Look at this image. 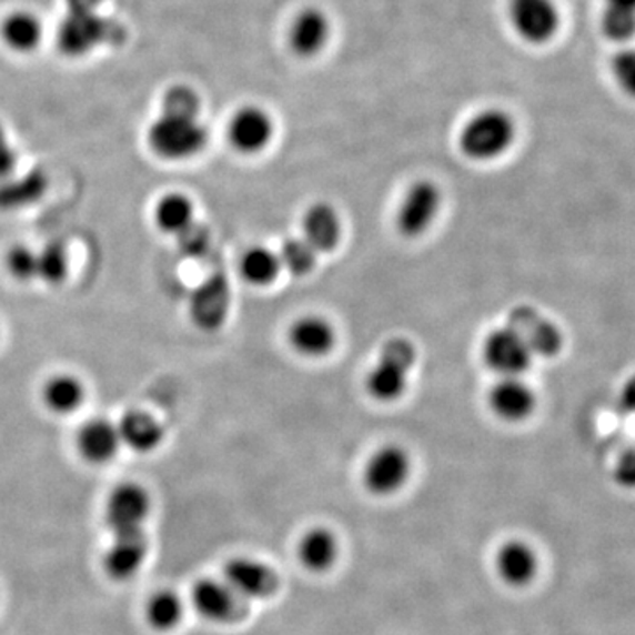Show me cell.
I'll use <instances>...</instances> for the list:
<instances>
[{"label": "cell", "instance_id": "4316f807", "mask_svg": "<svg viewBox=\"0 0 635 635\" xmlns=\"http://www.w3.org/2000/svg\"><path fill=\"white\" fill-rule=\"evenodd\" d=\"M182 614H184L182 601L175 592H170V589L154 593L147 602V622L154 631H173L181 623Z\"/></svg>", "mask_w": 635, "mask_h": 635}, {"label": "cell", "instance_id": "44dd1931", "mask_svg": "<svg viewBox=\"0 0 635 635\" xmlns=\"http://www.w3.org/2000/svg\"><path fill=\"white\" fill-rule=\"evenodd\" d=\"M48 179L43 172L32 170L20 177H9L0 181V211H22L44 196Z\"/></svg>", "mask_w": 635, "mask_h": 635}, {"label": "cell", "instance_id": "52a82bcc", "mask_svg": "<svg viewBox=\"0 0 635 635\" xmlns=\"http://www.w3.org/2000/svg\"><path fill=\"white\" fill-rule=\"evenodd\" d=\"M223 581L244 601H263L280 589V577L269 565L245 556L224 563Z\"/></svg>", "mask_w": 635, "mask_h": 635}, {"label": "cell", "instance_id": "30bf717a", "mask_svg": "<svg viewBox=\"0 0 635 635\" xmlns=\"http://www.w3.org/2000/svg\"><path fill=\"white\" fill-rule=\"evenodd\" d=\"M511 20L521 38L544 44L558 32V6L554 0H512Z\"/></svg>", "mask_w": 635, "mask_h": 635}, {"label": "cell", "instance_id": "6da1fadb", "mask_svg": "<svg viewBox=\"0 0 635 635\" xmlns=\"http://www.w3.org/2000/svg\"><path fill=\"white\" fill-rule=\"evenodd\" d=\"M200 98L190 87H173L164 95L163 112L152 122L147 140L152 152L168 161L194 158L205 149V125L200 121Z\"/></svg>", "mask_w": 635, "mask_h": 635}, {"label": "cell", "instance_id": "484cf974", "mask_svg": "<svg viewBox=\"0 0 635 635\" xmlns=\"http://www.w3.org/2000/svg\"><path fill=\"white\" fill-rule=\"evenodd\" d=\"M154 218L163 232L181 235L194 223V206L185 194L170 193L159 200Z\"/></svg>", "mask_w": 635, "mask_h": 635}, {"label": "cell", "instance_id": "277c9868", "mask_svg": "<svg viewBox=\"0 0 635 635\" xmlns=\"http://www.w3.org/2000/svg\"><path fill=\"white\" fill-rule=\"evenodd\" d=\"M415 346L404 337H395L383 346L379 362L367 374V391L382 403L400 400L409 385V374L415 364Z\"/></svg>", "mask_w": 635, "mask_h": 635}, {"label": "cell", "instance_id": "ac0fdd59", "mask_svg": "<svg viewBox=\"0 0 635 635\" xmlns=\"http://www.w3.org/2000/svg\"><path fill=\"white\" fill-rule=\"evenodd\" d=\"M78 452L92 464H104L121 448L119 427L107 419H92L83 425L77 439Z\"/></svg>", "mask_w": 635, "mask_h": 635}, {"label": "cell", "instance_id": "d6986e66", "mask_svg": "<svg viewBox=\"0 0 635 635\" xmlns=\"http://www.w3.org/2000/svg\"><path fill=\"white\" fill-rule=\"evenodd\" d=\"M535 394L520 379H505L491 389L490 404L496 415L508 422L528 419L535 410Z\"/></svg>", "mask_w": 635, "mask_h": 635}, {"label": "cell", "instance_id": "7402d4cb", "mask_svg": "<svg viewBox=\"0 0 635 635\" xmlns=\"http://www.w3.org/2000/svg\"><path fill=\"white\" fill-rule=\"evenodd\" d=\"M304 239L316 253L335 250L341 241V220L326 203H316L304 215Z\"/></svg>", "mask_w": 635, "mask_h": 635}, {"label": "cell", "instance_id": "8992f818", "mask_svg": "<svg viewBox=\"0 0 635 635\" xmlns=\"http://www.w3.org/2000/svg\"><path fill=\"white\" fill-rule=\"evenodd\" d=\"M151 512V496L143 485L125 482L117 485L107 500V524L113 535L142 532Z\"/></svg>", "mask_w": 635, "mask_h": 635}, {"label": "cell", "instance_id": "f546056e", "mask_svg": "<svg viewBox=\"0 0 635 635\" xmlns=\"http://www.w3.org/2000/svg\"><path fill=\"white\" fill-rule=\"evenodd\" d=\"M69 274V256L64 245L59 242L44 245L38 253V280L47 284L64 283Z\"/></svg>", "mask_w": 635, "mask_h": 635}, {"label": "cell", "instance_id": "74e56055", "mask_svg": "<svg viewBox=\"0 0 635 635\" xmlns=\"http://www.w3.org/2000/svg\"><path fill=\"white\" fill-rule=\"evenodd\" d=\"M622 404L623 409L628 410V412H635V376H632L627 385L623 386Z\"/></svg>", "mask_w": 635, "mask_h": 635}, {"label": "cell", "instance_id": "d4e9b609", "mask_svg": "<svg viewBox=\"0 0 635 635\" xmlns=\"http://www.w3.org/2000/svg\"><path fill=\"white\" fill-rule=\"evenodd\" d=\"M43 401L59 415L77 412L85 401V386L73 374H57L43 389Z\"/></svg>", "mask_w": 635, "mask_h": 635}, {"label": "cell", "instance_id": "8fae6325", "mask_svg": "<svg viewBox=\"0 0 635 635\" xmlns=\"http://www.w3.org/2000/svg\"><path fill=\"white\" fill-rule=\"evenodd\" d=\"M442 205V193L439 185L430 181H419L404 194L400 212H397V226L406 236H419L431 226Z\"/></svg>", "mask_w": 635, "mask_h": 635}, {"label": "cell", "instance_id": "3957f363", "mask_svg": "<svg viewBox=\"0 0 635 635\" xmlns=\"http://www.w3.org/2000/svg\"><path fill=\"white\" fill-rule=\"evenodd\" d=\"M515 137L512 117L502 110H484L473 117L461 131L460 145L464 155L476 161L500 158L511 149Z\"/></svg>", "mask_w": 635, "mask_h": 635}, {"label": "cell", "instance_id": "1f68e13d", "mask_svg": "<svg viewBox=\"0 0 635 635\" xmlns=\"http://www.w3.org/2000/svg\"><path fill=\"white\" fill-rule=\"evenodd\" d=\"M6 266L20 283L38 280V253L27 245H14L6 256Z\"/></svg>", "mask_w": 635, "mask_h": 635}, {"label": "cell", "instance_id": "ffe728a7", "mask_svg": "<svg viewBox=\"0 0 635 635\" xmlns=\"http://www.w3.org/2000/svg\"><path fill=\"white\" fill-rule=\"evenodd\" d=\"M119 427L121 442L138 454L154 452L164 440L163 425L158 419L143 410H131L122 416Z\"/></svg>", "mask_w": 635, "mask_h": 635}, {"label": "cell", "instance_id": "83f0119b", "mask_svg": "<svg viewBox=\"0 0 635 635\" xmlns=\"http://www.w3.org/2000/svg\"><path fill=\"white\" fill-rule=\"evenodd\" d=\"M281 271L280 256L271 250L256 245L245 251L241 260V274L250 284L266 286L278 278Z\"/></svg>", "mask_w": 635, "mask_h": 635}, {"label": "cell", "instance_id": "d590c367", "mask_svg": "<svg viewBox=\"0 0 635 635\" xmlns=\"http://www.w3.org/2000/svg\"><path fill=\"white\" fill-rule=\"evenodd\" d=\"M18 168V154L11 143H9L8 134L0 124V181L13 177Z\"/></svg>", "mask_w": 635, "mask_h": 635}, {"label": "cell", "instance_id": "2e32d148", "mask_svg": "<svg viewBox=\"0 0 635 635\" xmlns=\"http://www.w3.org/2000/svg\"><path fill=\"white\" fill-rule=\"evenodd\" d=\"M149 553L145 532L113 535V542L104 556V571L115 581H128L142 568Z\"/></svg>", "mask_w": 635, "mask_h": 635}, {"label": "cell", "instance_id": "603a6c76", "mask_svg": "<svg viewBox=\"0 0 635 635\" xmlns=\"http://www.w3.org/2000/svg\"><path fill=\"white\" fill-rule=\"evenodd\" d=\"M290 343L304 356H323L334 349L335 332L320 316H304L290 329Z\"/></svg>", "mask_w": 635, "mask_h": 635}, {"label": "cell", "instance_id": "d6a6232c", "mask_svg": "<svg viewBox=\"0 0 635 635\" xmlns=\"http://www.w3.org/2000/svg\"><path fill=\"white\" fill-rule=\"evenodd\" d=\"M602 32L613 41H627L635 34V14L605 8L602 14Z\"/></svg>", "mask_w": 635, "mask_h": 635}, {"label": "cell", "instance_id": "4fadbf2b", "mask_svg": "<svg viewBox=\"0 0 635 635\" xmlns=\"http://www.w3.org/2000/svg\"><path fill=\"white\" fill-rule=\"evenodd\" d=\"M485 362L505 379H517L532 364V352L512 329H498L487 335L484 344Z\"/></svg>", "mask_w": 635, "mask_h": 635}, {"label": "cell", "instance_id": "9a60e30c", "mask_svg": "<svg viewBox=\"0 0 635 635\" xmlns=\"http://www.w3.org/2000/svg\"><path fill=\"white\" fill-rule=\"evenodd\" d=\"M230 142L236 151L256 154L271 143L274 122L262 108L245 107L230 122Z\"/></svg>", "mask_w": 635, "mask_h": 635}, {"label": "cell", "instance_id": "5b68a950", "mask_svg": "<svg viewBox=\"0 0 635 635\" xmlns=\"http://www.w3.org/2000/svg\"><path fill=\"white\" fill-rule=\"evenodd\" d=\"M412 461L403 446L385 445L371 455L365 464L364 481L365 490L374 496H391L406 484Z\"/></svg>", "mask_w": 635, "mask_h": 635}, {"label": "cell", "instance_id": "9c48e42d", "mask_svg": "<svg viewBox=\"0 0 635 635\" xmlns=\"http://www.w3.org/2000/svg\"><path fill=\"white\" fill-rule=\"evenodd\" d=\"M191 601L196 613L209 622L236 623L248 614V601L220 579L198 581L191 592Z\"/></svg>", "mask_w": 635, "mask_h": 635}, {"label": "cell", "instance_id": "7c38bea8", "mask_svg": "<svg viewBox=\"0 0 635 635\" xmlns=\"http://www.w3.org/2000/svg\"><path fill=\"white\" fill-rule=\"evenodd\" d=\"M230 283L223 274H212L206 278L191 296V316L196 326L203 331H218L226 322L230 311Z\"/></svg>", "mask_w": 635, "mask_h": 635}, {"label": "cell", "instance_id": "7a4b0ae2", "mask_svg": "<svg viewBox=\"0 0 635 635\" xmlns=\"http://www.w3.org/2000/svg\"><path fill=\"white\" fill-rule=\"evenodd\" d=\"M101 0H68V14L59 29V47L68 56H83L101 44H121L125 29L117 20L95 13Z\"/></svg>", "mask_w": 635, "mask_h": 635}, {"label": "cell", "instance_id": "ba28073f", "mask_svg": "<svg viewBox=\"0 0 635 635\" xmlns=\"http://www.w3.org/2000/svg\"><path fill=\"white\" fill-rule=\"evenodd\" d=\"M508 329L520 335L532 355L556 356L562 350L563 337L558 326L550 322L541 311L532 305H517L508 314Z\"/></svg>", "mask_w": 635, "mask_h": 635}, {"label": "cell", "instance_id": "e575fe53", "mask_svg": "<svg viewBox=\"0 0 635 635\" xmlns=\"http://www.w3.org/2000/svg\"><path fill=\"white\" fill-rule=\"evenodd\" d=\"M613 74L619 89L635 98V50H625L614 57Z\"/></svg>", "mask_w": 635, "mask_h": 635}, {"label": "cell", "instance_id": "5bb4252c", "mask_svg": "<svg viewBox=\"0 0 635 635\" xmlns=\"http://www.w3.org/2000/svg\"><path fill=\"white\" fill-rule=\"evenodd\" d=\"M494 567L503 583L512 588H524L537 575V553L533 551L528 542L512 538L500 545L496 558H494Z\"/></svg>", "mask_w": 635, "mask_h": 635}, {"label": "cell", "instance_id": "f1b7e54d", "mask_svg": "<svg viewBox=\"0 0 635 635\" xmlns=\"http://www.w3.org/2000/svg\"><path fill=\"white\" fill-rule=\"evenodd\" d=\"M2 38L13 50L29 52L38 47L39 39H41V23L34 14L23 13V11L9 14L2 26Z\"/></svg>", "mask_w": 635, "mask_h": 635}, {"label": "cell", "instance_id": "4dcf8cb0", "mask_svg": "<svg viewBox=\"0 0 635 635\" xmlns=\"http://www.w3.org/2000/svg\"><path fill=\"white\" fill-rule=\"evenodd\" d=\"M280 262L290 274H310L316 265V251L305 239H288L281 245Z\"/></svg>", "mask_w": 635, "mask_h": 635}, {"label": "cell", "instance_id": "836d02e7", "mask_svg": "<svg viewBox=\"0 0 635 635\" xmlns=\"http://www.w3.org/2000/svg\"><path fill=\"white\" fill-rule=\"evenodd\" d=\"M182 253L190 258H203L211 250V233L203 224L194 221L188 230L177 235Z\"/></svg>", "mask_w": 635, "mask_h": 635}, {"label": "cell", "instance_id": "cb8c5ba5", "mask_svg": "<svg viewBox=\"0 0 635 635\" xmlns=\"http://www.w3.org/2000/svg\"><path fill=\"white\" fill-rule=\"evenodd\" d=\"M296 554L304 568L320 574L332 568L340 554V544L331 530L316 526L302 535Z\"/></svg>", "mask_w": 635, "mask_h": 635}, {"label": "cell", "instance_id": "8d00e7d4", "mask_svg": "<svg viewBox=\"0 0 635 635\" xmlns=\"http://www.w3.org/2000/svg\"><path fill=\"white\" fill-rule=\"evenodd\" d=\"M619 478H623V482L635 484V451L625 455V460L619 464Z\"/></svg>", "mask_w": 635, "mask_h": 635}, {"label": "cell", "instance_id": "e0dca14e", "mask_svg": "<svg viewBox=\"0 0 635 635\" xmlns=\"http://www.w3.org/2000/svg\"><path fill=\"white\" fill-rule=\"evenodd\" d=\"M331 38V22L323 11L316 8L302 9L293 18L288 32V41L293 52L301 57H313L322 52Z\"/></svg>", "mask_w": 635, "mask_h": 635}, {"label": "cell", "instance_id": "f35d334b", "mask_svg": "<svg viewBox=\"0 0 635 635\" xmlns=\"http://www.w3.org/2000/svg\"><path fill=\"white\" fill-rule=\"evenodd\" d=\"M605 8L619 9L635 14V0H605Z\"/></svg>", "mask_w": 635, "mask_h": 635}]
</instances>
